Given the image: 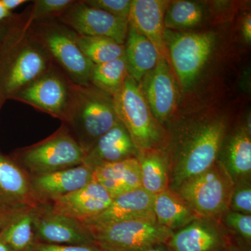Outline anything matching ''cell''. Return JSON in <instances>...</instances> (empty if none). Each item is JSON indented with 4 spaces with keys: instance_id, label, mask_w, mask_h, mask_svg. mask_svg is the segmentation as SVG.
I'll return each instance as SVG.
<instances>
[{
    "instance_id": "33",
    "label": "cell",
    "mask_w": 251,
    "mask_h": 251,
    "mask_svg": "<svg viewBox=\"0 0 251 251\" xmlns=\"http://www.w3.org/2000/svg\"><path fill=\"white\" fill-rule=\"evenodd\" d=\"M87 4L116 17L128 20L132 0H86Z\"/></svg>"
},
{
    "instance_id": "43",
    "label": "cell",
    "mask_w": 251,
    "mask_h": 251,
    "mask_svg": "<svg viewBox=\"0 0 251 251\" xmlns=\"http://www.w3.org/2000/svg\"><path fill=\"white\" fill-rule=\"evenodd\" d=\"M224 251H239L236 250V249H227V250H225Z\"/></svg>"
},
{
    "instance_id": "23",
    "label": "cell",
    "mask_w": 251,
    "mask_h": 251,
    "mask_svg": "<svg viewBox=\"0 0 251 251\" xmlns=\"http://www.w3.org/2000/svg\"><path fill=\"white\" fill-rule=\"evenodd\" d=\"M153 210L156 222L173 232L199 219L184 200L169 188L155 195Z\"/></svg>"
},
{
    "instance_id": "1",
    "label": "cell",
    "mask_w": 251,
    "mask_h": 251,
    "mask_svg": "<svg viewBox=\"0 0 251 251\" xmlns=\"http://www.w3.org/2000/svg\"><path fill=\"white\" fill-rule=\"evenodd\" d=\"M227 126L214 118L188 124L175 133L166 153L169 168V189L212 166L219 160Z\"/></svg>"
},
{
    "instance_id": "4",
    "label": "cell",
    "mask_w": 251,
    "mask_h": 251,
    "mask_svg": "<svg viewBox=\"0 0 251 251\" xmlns=\"http://www.w3.org/2000/svg\"><path fill=\"white\" fill-rule=\"evenodd\" d=\"M85 153L65 124L53 134L16 150L11 158L28 176L54 173L82 165Z\"/></svg>"
},
{
    "instance_id": "7",
    "label": "cell",
    "mask_w": 251,
    "mask_h": 251,
    "mask_svg": "<svg viewBox=\"0 0 251 251\" xmlns=\"http://www.w3.org/2000/svg\"><path fill=\"white\" fill-rule=\"evenodd\" d=\"M113 102L117 118L128 130L138 151L161 148L163 130L138 82L128 75L121 90L114 96Z\"/></svg>"
},
{
    "instance_id": "13",
    "label": "cell",
    "mask_w": 251,
    "mask_h": 251,
    "mask_svg": "<svg viewBox=\"0 0 251 251\" xmlns=\"http://www.w3.org/2000/svg\"><path fill=\"white\" fill-rule=\"evenodd\" d=\"M139 85L153 117L158 123H165L174 112L179 98L174 73L168 59L161 56Z\"/></svg>"
},
{
    "instance_id": "39",
    "label": "cell",
    "mask_w": 251,
    "mask_h": 251,
    "mask_svg": "<svg viewBox=\"0 0 251 251\" xmlns=\"http://www.w3.org/2000/svg\"><path fill=\"white\" fill-rule=\"evenodd\" d=\"M13 16H14V14L5 9L4 6L1 4V1H0V22L12 17Z\"/></svg>"
},
{
    "instance_id": "32",
    "label": "cell",
    "mask_w": 251,
    "mask_h": 251,
    "mask_svg": "<svg viewBox=\"0 0 251 251\" xmlns=\"http://www.w3.org/2000/svg\"><path fill=\"white\" fill-rule=\"evenodd\" d=\"M228 211L251 215V186L250 180L234 185Z\"/></svg>"
},
{
    "instance_id": "10",
    "label": "cell",
    "mask_w": 251,
    "mask_h": 251,
    "mask_svg": "<svg viewBox=\"0 0 251 251\" xmlns=\"http://www.w3.org/2000/svg\"><path fill=\"white\" fill-rule=\"evenodd\" d=\"M72 82L56 64L39 78L18 91L11 99L28 104L62 123L72 100Z\"/></svg>"
},
{
    "instance_id": "21",
    "label": "cell",
    "mask_w": 251,
    "mask_h": 251,
    "mask_svg": "<svg viewBox=\"0 0 251 251\" xmlns=\"http://www.w3.org/2000/svg\"><path fill=\"white\" fill-rule=\"evenodd\" d=\"M93 180L114 198L142 188L139 163L136 157L108 163L93 170Z\"/></svg>"
},
{
    "instance_id": "28",
    "label": "cell",
    "mask_w": 251,
    "mask_h": 251,
    "mask_svg": "<svg viewBox=\"0 0 251 251\" xmlns=\"http://www.w3.org/2000/svg\"><path fill=\"white\" fill-rule=\"evenodd\" d=\"M204 18V9L199 3L186 0L170 1L164 16L167 29L181 31L198 26Z\"/></svg>"
},
{
    "instance_id": "40",
    "label": "cell",
    "mask_w": 251,
    "mask_h": 251,
    "mask_svg": "<svg viewBox=\"0 0 251 251\" xmlns=\"http://www.w3.org/2000/svg\"><path fill=\"white\" fill-rule=\"evenodd\" d=\"M141 251H171L166 244H161V245L155 246V247L149 248L148 249Z\"/></svg>"
},
{
    "instance_id": "29",
    "label": "cell",
    "mask_w": 251,
    "mask_h": 251,
    "mask_svg": "<svg viewBox=\"0 0 251 251\" xmlns=\"http://www.w3.org/2000/svg\"><path fill=\"white\" fill-rule=\"evenodd\" d=\"M74 35L81 50L93 64H103L125 56V45L110 38L82 36L75 32Z\"/></svg>"
},
{
    "instance_id": "37",
    "label": "cell",
    "mask_w": 251,
    "mask_h": 251,
    "mask_svg": "<svg viewBox=\"0 0 251 251\" xmlns=\"http://www.w3.org/2000/svg\"><path fill=\"white\" fill-rule=\"evenodd\" d=\"M23 211H15V212H0V232L16 216L21 214Z\"/></svg>"
},
{
    "instance_id": "12",
    "label": "cell",
    "mask_w": 251,
    "mask_h": 251,
    "mask_svg": "<svg viewBox=\"0 0 251 251\" xmlns=\"http://www.w3.org/2000/svg\"><path fill=\"white\" fill-rule=\"evenodd\" d=\"M56 20L79 35L110 38L122 45L128 34V20L112 16L85 1H75Z\"/></svg>"
},
{
    "instance_id": "41",
    "label": "cell",
    "mask_w": 251,
    "mask_h": 251,
    "mask_svg": "<svg viewBox=\"0 0 251 251\" xmlns=\"http://www.w3.org/2000/svg\"><path fill=\"white\" fill-rule=\"evenodd\" d=\"M0 251H11V250L4 242L0 240Z\"/></svg>"
},
{
    "instance_id": "9",
    "label": "cell",
    "mask_w": 251,
    "mask_h": 251,
    "mask_svg": "<svg viewBox=\"0 0 251 251\" xmlns=\"http://www.w3.org/2000/svg\"><path fill=\"white\" fill-rule=\"evenodd\" d=\"M217 36L214 32H186L165 29L169 63L183 90L195 85L212 54Z\"/></svg>"
},
{
    "instance_id": "27",
    "label": "cell",
    "mask_w": 251,
    "mask_h": 251,
    "mask_svg": "<svg viewBox=\"0 0 251 251\" xmlns=\"http://www.w3.org/2000/svg\"><path fill=\"white\" fill-rule=\"evenodd\" d=\"M31 209L18 214L0 232V240L11 251H28L36 242Z\"/></svg>"
},
{
    "instance_id": "36",
    "label": "cell",
    "mask_w": 251,
    "mask_h": 251,
    "mask_svg": "<svg viewBox=\"0 0 251 251\" xmlns=\"http://www.w3.org/2000/svg\"><path fill=\"white\" fill-rule=\"evenodd\" d=\"M242 31L244 41L248 44L251 42V14H248L244 18L242 21Z\"/></svg>"
},
{
    "instance_id": "3",
    "label": "cell",
    "mask_w": 251,
    "mask_h": 251,
    "mask_svg": "<svg viewBox=\"0 0 251 251\" xmlns=\"http://www.w3.org/2000/svg\"><path fill=\"white\" fill-rule=\"evenodd\" d=\"M118 121L113 97L94 86L72 82V100L65 124L85 154Z\"/></svg>"
},
{
    "instance_id": "20",
    "label": "cell",
    "mask_w": 251,
    "mask_h": 251,
    "mask_svg": "<svg viewBox=\"0 0 251 251\" xmlns=\"http://www.w3.org/2000/svg\"><path fill=\"white\" fill-rule=\"evenodd\" d=\"M154 196L143 188L120 195L99 215L82 223L94 226L120 222L141 218L155 217L153 206Z\"/></svg>"
},
{
    "instance_id": "34",
    "label": "cell",
    "mask_w": 251,
    "mask_h": 251,
    "mask_svg": "<svg viewBox=\"0 0 251 251\" xmlns=\"http://www.w3.org/2000/svg\"><path fill=\"white\" fill-rule=\"evenodd\" d=\"M28 251H103L97 246L59 245L35 242Z\"/></svg>"
},
{
    "instance_id": "11",
    "label": "cell",
    "mask_w": 251,
    "mask_h": 251,
    "mask_svg": "<svg viewBox=\"0 0 251 251\" xmlns=\"http://www.w3.org/2000/svg\"><path fill=\"white\" fill-rule=\"evenodd\" d=\"M31 211L36 242L59 245H96L85 225L56 212L48 203H39Z\"/></svg>"
},
{
    "instance_id": "31",
    "label": "cell",
    "mask_w": 251,
    "mask_h": 251,
    "mask_svg": "<svg viewBox=\"0 0 251 251\" xmlns=\"http://www.w3.org/2000/svg\"><path fill=\"white\" fill-rule=\"evenodd\" d=\"M227 226L238 238L237 249L239 251H251V215L227 211L224 214Z\"/></svg>"
},
{
    "instance_id": "18",
    "label": "cell",
    "mask_w": 251,
    "mask_h": 251,
    "mask_svg": "<svg viewBox=\"0 0 251 251\" xmlns=\"http://www.w3.org/2000/svg\"><path fill=\"white\" fill-rule=\"evenodd\" d=\"M138 150L120 120L100 137L85 153L82 164L93 171L97 167L136 157Z\"/></svg>"
},
{
    "instance_id": "19",
    "label": "cell",
    "mask_w": 251,
    "mask_h": 251,
    "mask_svg": "<svg viewBox=\"0 0 251 251\" xmlns=\"http://www.w3.org/2000/svg\"><path fill=\"white\" fill-rule=\"evenodd\" d=\"M169 2L164 0H132L128 18V24L146 36L168 60L164 43V16Z\"/></svg>"
},
{
    "instance_id": "30",
    "label": "cell",
    "mask_w": 251,
    "mask_h": 251,
    "mask_svg": "<svg viewBox=\"0 0 251 251\" xmlns=\"http://www.w3.org/2000/svg\"><path fill=\"white\" fill-rule=\"evenodd\" d=\"M27 13L31 23L56 20L72 6L74 0H36Z\"/></svg>"
},
{
    "instance_id": "38",
    "label": "cell",
    "mask_w": 251,
    "mask_h": 251,
    "mask_svg": "<svg viewBox=\"0 0 251 251\" xmlns=\"http://www.w3.org/2000/svg\"><path fill=\"white\" fill-rule=\"evenodd\" d=\"M4 7L10 12H12L13 10L19 7L21 5L25 4L29 1L27 0H0Z\"/></svg>"
},
{
    "instance_id": "8",
    "label": "cell",
    "mask_w": 251,
    "mask_h": 251,
    "mask_svg": "<svg viewBox=\"0 0 251 251\" xmlns=\"http://www.w3.org/2000/svg\"><path fill=\"white\" fill-rule=\"evenodd\" d=\"M31 29L47 50L54 64L71 82L75 85L90 84L94 64L77 45L74 31L57 20L31 23Z\"/></svg>"
},
{
    "instance_id": "15",
    "label": "cell",
    "mask_w": 251,
    "mask_h": 251,
    "mask_svg": "<svg viewBox=\"0 0 251 251\" xmlns=\"http://www.w3.org/2000/svg\"><path fill=\"white\" fill-rule=\"evenodd\" d=\"M38 204L27 173L0 153V212L25 211Z\"/></svg>"
},
{
    "instance_id": "25",
    "label": "cell",
    "mask_w": 251,
    "mask_h": 251,
    "mask_svg": "<svg viewBox=\"0 0 251 251\" xmlns=\"http://www.w3.org/2000/svg\"><path fill=\"white\" fill-rule=\"evenodd\" d=\"M136 158L144 190L155 196L169 188V168L163 149L138 151Z\"/></svg>"
},
{
    "instance_id": "16",
    "label": "cell",
    "mask_w": 251,
    "mask_h": 251,
    "mask_svg": "<svg viewBox=\"0 0 251 251\" xmlns=\"http://www.w3.org/2000/svg\"><path fill=\"white\" fill-rule=\"evenodd\" d=\"M112 201L108 191L93 180L84 187L48 204L56 212L84 223L103 212Z\"/></svg>"
},
{
    "instance_id": "14",
    "label": "cell",
    "mask_w": 251,
    "mask_h": 251,
    "mask_svg": "<svg viewBox=\"0 0 251 251\" xmlns=\"http://www.w3.org/2000/svg\"><path fill=\"white\" fill-rule=\"evenodd\" d=\"M166 245L171 251H224L234 249L231 236L215 220L199 218L173 232Z\"/></svg>"
},
{
    "instance_id": "5",
    "label": "cell",
    "mask_w": 251,
    "mask_h": 251,
    "mask_svg": "<svg viewBox=\"0 0 251 251\" xmlns=\"http://www.w3.org/2000/svg\"><path fill=\"white\" fill-rule=\"evenodd\" d=\"M234 185L219 159L205 171L186 180L175 192L198 217L215 220L228 211Z\"/></svg>"
},
{
    "instance_id": "17",
    "label": "cell",
    "mask_w": 251,
    "mask_h": 251,
    "mask_svg": "<svg viewBox=\"0 0 251 251\" xmlns=\"http://www.w3.org/2000/svg\"><path fill=\"white\" fill-rule=\"evenodd\" d=\"M29 178L38 202L50 203L93 181V171L82 164L48 174L29 176Z\"/></svg>"
},
{
    "instance_id": "42",
    "label": "cell",
    "mask_w": 251,
    "mask_h": 251,
    "mask_svg": "<svg viewBox=\"0 0 251 251\" xmlns=\"http://www.w3.org/2000/svg\"><path fill=\"white\" fill-rule=\"evenodd\" d=\"M4 102L3 101L2 99H1V97H0V110H1V106H2L3 103Z\"/></svg>"
},
{
    "instance_id": "6",
    "label": "cell",
    "mask_w": 251,
    "mask_h": 251,
    "mask_svg": "<svg viewBox=\"0 0 251 251\" xmlns=\"http://www.w3.org/2000/svg\"><path fill=\"white\" fill-rule=\"evenodd\" d=\"M85 226L103 251L145 250L166 244L174 232L158 224L155 217Z\"/></svg>"
},
{
    "instance_id": "35",
    "label": "cell",
    "mask_w": 251,
    "mask_h": 251,
    "mask_svg": "<svg viewBox=\"0 0 251 251\" xmlns=\"http://www.w3.org/2000/svg\"><path fill=\"white\" fill-rule=\"evenodd\" d=\"M20 18H21V15L19 16L14 15L12 17L0 22V54L2 52L11 33L14 30L15 27L19 22Z\"/></svg>"
},
{
    "instance_id": "26",
    "label": "cell",
    "mask_w": 251,
    "mask_h": 251,
    "mask_svg": "<svg viewBox=\"0 0 251 251\" xmlns=\"http://www.w3.org/2000/svg\"><path fill=\"white\" fill-rule=\"evenodd\" d=\"M125 56L115 60L94 64L90 84L113 97L121 90L128 76Z\"/></svg>"
},
{
    "instance_id": "2",
    "label": "cell",
    "mask_w": 251,
    "mask_h": 251,
    "mask_svg": "<svg viewBox=\"0 0 251 251\" xmlns=\"http://www.w3.org/2000/svg\"><path fill=\"white\" fill-rule=\"evenodd\" d=\"M27 13L9 36L0 54V97L5 102L39 78L54 64L31 29Z\"/></svg>"
},
{
    "instance_id": "24",
    "label": "cell",
    "mask_w": 251,
    "mask_h": 251,
    "mask_svg": "<svg viewBox=\"0 0 251 251\" xmlns=\"http://www.w3.org/2000/svg\"><path fill=\"white\" fill-rule=\"evenodd\" d=\"M234 184L250 180L251 173V133L241 127L227 142L223 158L220 160Z\"/></svg>"
},
{
    "instance_id": "22",
    "label": "cell",
    "mask_w": 251,
    "mask_h": 251,
    "mask_svg": "<svg viewBox=\"0 0 251 251\" xmlns=\"http://www.w3.org/2000/svg\"><path fill=\"white\" fill-rule=\"evenodd\" d=\"M161 57L156 46L128 24L125 44V57L128 75L139 84L143 77L154 69Z\"/></svg>"
}]
</instances>
